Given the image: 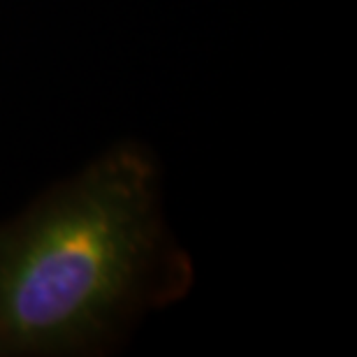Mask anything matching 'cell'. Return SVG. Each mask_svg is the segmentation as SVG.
Returning a JSON list of instances; mask_svg holds the SVG:
<instances>
[{
	"instance_id": "6da1fadb",
	"label": "cell",
	"mask_w": 357,
	"mask_h": 357,
	"mask_svg": "<svg viewBox=\"0 0 357 357\" xmlns=\"http://www.w3.org/2000/svg\"><path fill=\"white\" fill-rule=\"evenodd\" d=\"M162 258L153 165L121 146L0 227V355L86 346Z\"/></svg>"
}]
</instances>
